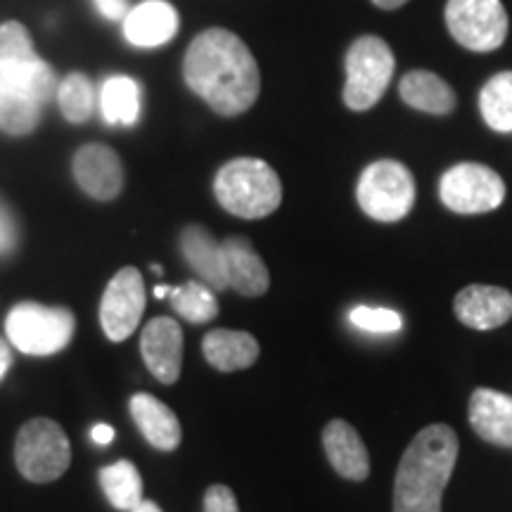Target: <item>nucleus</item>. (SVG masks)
<instances>
[{
	"mask_svg": "<svg viewBox=\"0 0 512 512\" xmlns=\"http://www.w3.org/2000/svg\"><path fill=\"white\" fill-rule=\"evenodd\" d=\"M185 83L223 117L247 112L259 98V64L249 48L226 29H209L195 36L183 62Z\"/></svg>",
	"mask_w": 512,
	"mask_h": 512,
	"instance_id": "f257e3e1",
	"label": "nucleus"
},
{
	"mask_svg": "<svg viewBox=\"0 0 512 512\" xmlns=\"http://www.w3.org/2000/svg\"><path fill=\"white\" fill-rule=\"evenodd\" d=\"M458 460V437L448 425H430L403 451L394 479V512H441V498Z\"/></svg>",
	"mask_w": 512,
	"mask_h": 512,
	"instance_id": "f03ea898",
	"label": "nucleus"
},
{
	"mask_svg": "<svg viewBox=\"0 0 512 512\" xmlns=\"http://www.w3.org/2000/svg\"><path fill=\"white\" fill-rule=\"evenodd\" d=\"M214 195L228 214L264 219L283 202V185L271 164L240 157L221 166L214 178Z\"/></svg>",
	"mask_w": 512,
	"mask_h": 512,
	"instance_id": "7ed1b4c3",
	"label": "nucleus"
},
{
	"mask_svg": "<svg viewBox=\"0 0 512 512\" xmlns=\"http://www.w3.org/2000/svg\"><path fill=\"white\" fill-rule=\"evenodd\" d=\"M5 332H8V342L22 354L53 356L72 342L76 318L64 306L22 302L8 313Z\"/></svg>",
	"mask_w": 512,
	"mask_h": 512,
	"instance_id": "20e7f679",
	"label": "nucleus"
},
{
	"mask_svg": "<svg viewBox=\"0 0 512 512\" xmlns=\"http://www.w3.org/2000/svg\"><path fill=\"white\" fill-rule=\"evenodd\" d=\"M344 67V105L354 112H368L387 93L396 62L392 48L380 36H361L351 43Z\"/></svg>",
	"mask_w": 512,
	"mask_h": 512,
	"instance_id": "39448f33",
	"label": "nucleus"
},
{
	"mask_svg": "<svg viewBox=\"0 0 512 512\" xmlns=\"http://www.w3.org/2000/svg\"><path fill=\"white\" fill-rule=\"evenodd\" d=\"M356 200L370 219L380 223L401 221L415 204L413 174L394 159L373 162L358 178Z\"/></svg>",
	"mask_w": 512,
	"mask_h": 512,
	"instance_id": "423d86ee",
	"label": "nucleus"
},
{
	"mask_svg": "<svg viewBox=\"0 0 512 512\" xmlns=\"http://www.w3.org/2000/svg\"><path fill=\"white\" fill-rule=\"evenodd\" d=\"M15 463L29 482H55L72 463V446L67 434L55 420H29L17 434Z\"/></svg>",
	"mask_w": 512,
	"mask_h": 512,
	"instance_id": "0eeeda50",
	"label": "nucleus"
},
{
	"mask_svg": "<svg viewBox=\"0 0 512 512\" xmlns=\"http://www.w3.org/2000/svg\"><path fill=\"white\" fill-rule=\"evenodd\" d=\"M446 27L472 53H491L508 36V12L501 0H448Z\"/></svg>",
	"mask_w": 512,
	"mask_h": 512,
	"instance_id": "6e6552de",
	"label": "nucleus"
},
{
	"mask_svg": "<svg viewBox=\"0 0 512 512\" xmlns=\"http://www.w3.org/2000/svg\"><path fill=\"white\" fill-rule=\"evenodd\" d=\"M439 197L446 209L456 214H486L505 200V183L494 169L484 164H456L441 176Z\"/></svg>",
	"mask_w": 512,
	"mask_h": 512,
	"instance_id": "1a4fd4ad",
	"label": "nucleus"
},
{
	"mask_svg": "<svg viewBox=\"0 0 512 512\" xmlns=\"http://www.w3.org/2000/svg\"><path fill=\"white\" fill-rule=\"evenodd\" d=\"M145 311V283L138 268L126 266L114 275L102 294L100 323L112 342H124L136 332Z\"/></svg>",
	"mask_w": 512,
	"mask_h": 512,
	"instance_id": "9d476101",
	"label": "nucleus"
},
{
	"mask_svg": "<svg viewBox=\"0 0 512 512\" xmlns=\"http://www.w3.org/2000/svg\"><path fill=\"white\" fill-rule=\"evenodd\" d=\"M145 366L159 382L174 384L183 368V330L174 318L159 316L145 325L140 337Z\"/></svg>",
	"mask_w": 512,
	"mask_h": 512,
	"instance_id": "9b49d317",
	"label": "nucleus"
},
{
	"mask_svg": "<svg viewBox=\"0 0 512 512\" xmlns=\"http://www.w3.org/2000/svg\"><path fill=\"white\" fill-rule=\"evenodd\" d=\"M74 178L88 197L110 202L124 188V166L107 145H83L74 157Z\"/></svg>",
	"mask_w": 512,
	"mask_h": 512,
	"instance_id": "f8f14e48",
	"label": "nucleus"
},
{
	"mask_svg": "<svg viewBox=\"0 0 512 512\" xmlns=\"http://www.w3.org/2000/svg\"><path fill=\"white\" fill-rule=\"evenodd\" d=\"M453 313L472 330H494L512 318V294L496 285H467L453 302Z\"/></svg>",
	"mask_w": 512,
	"mask_h": 512,
	"instance_id": "ddd939ff",
	"label": "nucleus"
},
{
	"mask_svg": "<svg viewBox=\"0 0 512 512\" xmlns=\"http://www.w3.org/2000/svg\"><path fill=\"white\" fill-rule=\"evenodd\" d=\"M223 247V271L226 283L242 297H261L271 287V275L259 254L254 252L252 242L245 238H228Z\"/></svg>",
	"mask_w": 512,
	"mask_h": 512,
	"instance_id": "4468645a",
	"label": "nucleus"
},
{
	"mask_svg": "<svg viewBox=\"0 0 512 512\" xmlns=\"http://www.w3.org/2000/svg\"><path fill=\"white\" fill-rule=\"evenodd\" d=\"M323 448L332 470L351 482H363L370 475L368 448L349 422L332 420L323 430Z\"/></svg>",
	"mask_w": 512,
	"mask_h": 512,
	"instance_id": "2eb2a0df",
	"label": "nucleus"
},
{
	"mask_svg": "<svg viewBox=\"0 0 512 512\" xmlns=\"http://www.w3.org/2000/svg\"><path fill=\"white\" fill-rule=\"evenodd\" d=\"M470 425L486 444L512 448V396L496 389H475L470 396Z\"/></svg>",
	"mask_w": 512,
	"mask_h": 512,
	"instance_id": "dca6fc26",
	"label": "nucleus"
},
{
	"mask_svg": "<svg viewBox=\"0 0 512 512\" xmlns=\"http://www.w3.org/2000/svg\"><path fill=\"white\" fill-rule=\"evenodd\" d=\"M178 31V15L174 5L164 0H145L126 15L124 34L128 43L138 48H157L169 43Z\"/></svg>",
	"mask_w": 512,
	"mask_h": 512,
	"instance_id": "f3484780",
	"label": "nucleus"
},
{
	"mask_svg": "<svg viewBox=\"0 0 512 512\" xmlns=\"http://www.w3.org/2000/svg\"><path fill=\"white\" fill-rule=\"evenodd\" d=\"M131 415L147 444L157 451H176L181 444V422L166 403L152 394H136L131 399Z\"/></svg>",
	"mask_w": 512,
	"mask_h": 512,
	"instance_id": "a211bd4d",
	"label": "nucleus"
},
{
	"mask_svg": "<svg viewBox=\"0 0 512 512\" xmlns=\"http://www.w3.org/2000/svg\"><path fill=\"white\" fill-rule=\"evenodd\" d=\"M183 259L192 266V271L202 278L214 292H223L228 287L226 271H223V247L214 240V235L202 226H188L181 233Z\"/></svg>",
	"mask_w": 512,
	"mask_h": 512,
	"instance_id": "6ab92c4d",
	"label": "nucleus"
},
{
	"mask_svg": "<svg viewBox=\"0 0 512 512\" xmlns=\"http://www.w3.org/2000/svg\"><path fill=\"white\" fill-rule=\"evenodd\" d=\"M202 351L211 368L221 373H235V370L254 366L259 358V342L249 332L211 330L202 339Z\"/></svg>",
	"mask_w": 512,
	"mask_h": 512,
	"instance_id": "aec40b11",
	"label": "nucleus"
},
{
	"mask_svg": "<svg viewBox=\"0 0 512 512\" xmlns=\"http://www.w3.org/2000/svg\"><path fill=\"white\" fill-rule=\"evenodd\" d=\"M55 86V72L38 57L31 62H12L0 57V93H22L41 105L53 98Z\"/></svg>",
	"mask_w": 512,
	"mask_h": 512,
	"instance_id": "412c9836",
	"label": "nucleus"
},
{
	"mask_svg": "<svg viewBox=\"0 0 512 512\" xmlns=\"http://www.w3.org/2000/svg\"><path fill=\"white\" fill-rule=\"evenodd\" d=\"M401 100L413 110L425 114H448L456 107V95L451 86L441 76L425 72V69H413L403 76L399 83Z\"/></svg>",
	"mask_w": 512,
	"mask_h": 512,
	"instance_id": "4be33fe9",
	"label": "nucleus"
},
{
	"mask_svg": "<svg viewBox=\"0 0 512 512\" xmlns=\"http://www.w3.org/2000/svg\"><path fill=\"white\" fill-rule=\"evenodd\" d=\"M100 486L107 501L117 510H136L143 503V477L131 460L107 465L100 470Z\"/></svg>",
	"mask_w": 512,
	"mask_h": 512,
	"instance_id": "5701e85b",
	"label": "nucleus"
},
{
	"mask_svg": "<svg viewBox=\"0 0 512 512\" xmlns=\"http://www.w3.org/2000/svg\"><path fill=\"white\" fill-rule=\"evenodd\" d=\"M102 117L107 124L133 126L140 114V88L128 76H112L100 91Z\"/></svg>",
	"mask_w": 512,
	"mask_h": 512,
	"instance_id": "b1692460",
	"label": "nucleus"
},
{
	"mask_svg": "<svg viewBox=\"0 0 512 512\" xmlns=\"http://www.w3.org/2000/svg\"><path fill=\"white\" fill-rule=\"evenodd\" d=\"M479 112L486 126L498 133H512V72L494 74L479 93Z\"/></svg>",
	"mask_w": 512,
	"mask_h": 512,
	"instance_id": "393cba45",
	"label": "nucleus"
},
{
	"mask_svg": "<svg viewBox=\"0 0 512 512\" xmlns=\"http://www.w3.org/2000/svg\"><path fill=\"white\" fill-rule=\"evenodd\" d=\"M169 297L174 311L188 323L202 325L219 316V302H216L214 290L209 285L197 283V280H190L181 287H171Z\"/></svg>",
	"mask_w": 512,
	"mask_h": 512,
	"instance_id": "a878e982",
	"label": "nucleus"
},
{
	"mask_svg": "<svg viewBox=\"0 0 512 512\" xmlns=\"http://www.w3.org/2000/svg\"><path fill=\"white\" fill-rule=\"evenodd\" d=\"M57 102H60V110L67 121H72V124L86 121L93 114L95 105L91 81L83 74H69L57 88Z\"/></svg>",
	"mask_w": 512,
	"mask_h": 512,
	"instance_id": "bb28decb",
	"label": "nucleus"
},
{
	"mask_svg": "<svg viewBox=\"0 0 512 512\" xmlns=\"http://www.w3.org/2000/svg\"><path fill=\"white\" fill-rule=\"evenodd\" d=\"M38 102L22 93H0V128L10 136H27L38 124Z\"/></svg>",
	"mask_w": 512,
	"mask_h": 512,
	"instance_id": "cd10ccee",
	"label": "nucleus"
},
{
	"mask_svg": "<svg viewBox=\"0 0 512 512\" xmlns=\"http://www.w3.org/2000/svg\"><path fill=\"white\" fill-rule=\"evenodd\" d=\"M0 57L12 62L36 60L29 31L19 22H5L3 27H0Z\"/></svg>",
	"mask_w": 512,
	"mask_h": 512,
	"instance_id": "c85d7f7f",
	"label": "nucleus"
},
{
	"mask_svg": "<svg viewBox=\"0 0 512 512\" xmlns=\"http://www.w3.org/2000/svg\"><path fill=\"white\" fill-rule=\"evenodd\" d=\"M349 320L356 328L366 332H396L403 325V320L396 311L373 309V306H356V309H351Z\"/></svg>",
	"mask_w": 512,
	"mask_h": 512,
	"instance_id": "c756f323",
	"label": "nucleus"
},
{
	"mask_svg": "<svg viewBox=\"0 0 512 512\" xmlns=\"http://www.w3.org/2000/svg\"><path fill=\"white\" fill-rule=\"evenodd\" d=\"M204 512H240L238 498L223 484L209 486L204 494Z\"/></svg>",
	"mask_w": 512,
	"mask_h": 512,
	"instance_id": "7c9ffc66",
	"label": "nucleus"
},
{
	"mask_svg": "<svg viewBox=\"0 0 512 512\" xmlns=\"http://www.w3.org/2000/svg\"><path fill=\"white\" fill-rule=\"evenodd\" d=\"M19 242V230H17V221L12 216V211L0 202V256H8L15 252Z\"/></svg>",
	"mask_w": 512,
	"mask_h": 512,
	"instance_id": "2f4dec72",
	"label": "nucleus"
},
{
	"mask_svg": "<svg viewBox=\"0 0 512 512\" xmlns=\"http://www.w3.org/2000/svg\"><path fill=\"white\" fill-rule=\"evenodd\" d=\"M93 3L105 19H121L128 15L126 0H93Z\"/></svg>",
	"mask_w": 512,
	"mask_h": 512,
	"instance_id": "473e14b6",
	"label": "nucleus"
},
{
	"mask_svg": "<svg viewBox=\"0 0 512 512\" xmlns=\"http://www.w3.org/2000/svg\"><path fill=\"white\" fill-rule=\"evenodd\" d=\"M91 439L98 446L112 444V441H114V427L112 425H105V422H100V425H95L93 430H91Z\"/></svg>",
	"mask_w": 512,
	"mask_h": 512,
	"instance_id": "72a5a7b5",
	"label": "nucleus"
},
{
	"mask_svg": "<svg viewBox=\"0 0 512 512\" xmlns=\"http://www.w3.org/2000/svg\"><path fill=\"white\" fill-rule=\"evenodd\" d=\"M12 366V344L8 339L0 337V380H3L5 373H8Z\"/></svg>",
	"mask_w": 512,
	"mask_h": 512,
	"instance_id": "f704fd0d",
	"label": "nucleus"
},
{
	"mask_svg": "<svg viewBox=\"0 0 512 512\" xmlns=\"http://www.w3.org/2000/svg\"><path fill=\"white\" fill-rule=\"evenodd\" d=\"M373 3L382 10H396V8H401V5H406L408 0H373Z\"/></svg>",
	"mask_w": 512,
	"mask_h": 512,
	"instance_id": "c9c22d12",
	"label": "nucleus"
},
{
	"mask_svg": "<svg viewBox=\"0 0 512 512\" xmlns=\"http://www.w3.org/2000/svg\"><path fill=\"white\" fill-rule=\"evenodd\" d=\"M131 512H162V508H159L155 501H143L136 510H131Z\"/></svg>",
	"mask_w": 512,
	"mask_h": 512,
	"instance_id": "e433bc0d",
	"label": "nucleus"
},
{
	"mask_svg": "<svg viewBox=\"0 0 512 512\" xmlns=\"http://www.w3.org/2000/svg\"><path fill=\"white\" fill-rule=\"evenodd\" d=\"M169 290H171V287H166V285H157V287H155V297H157V299H162V297H166V294H169Z\"/></svg>",
	"mask_w": 512,
	"mask_h": 512,
	"instance_id": "4c0bfd02",
	"label": "nucleus"
}]
</instances>
